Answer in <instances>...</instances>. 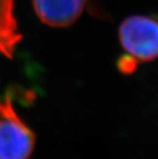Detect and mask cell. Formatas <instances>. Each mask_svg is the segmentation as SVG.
Masks as SVG:
<instances>
[{"mask_svg":"<svg viewBox=\"0 0 158 159\" xmlns=\"http://www.w3.org/2000/svg\"><path fill=\"white\" fill-rule=\"evenodd\" d=\"M15 0H0V53L11 57L22 39L15 18Z\"/></svg>","mask_w":158,"mask_h":159,"instance_id":"cell-4","label":"cell"},{"mask_svg":"<svg viewBox=\"0 0 158 159\" xmlns=\"http://www.w3.org/2000/svg\"><path fill=\"white\" fill-rule=\"evenodd\" d=\"M137 61L132 57L130 56H126V57H123L121 61H119V68L120 70L122 71L124 73H129L132 71L134 70L136 68V63Z\"/></svg>","mask_w":158,"mask_h":159,"instance_id":"cell-5","label":"cell"},{"mask_svg":"<svg viewBox=\"0 0 158 159\" xmlns=\"http://www.w3.org/2000/svg\"><path fill=\"white\" fill-rule=\"evenodd\" d=\"M35 134L13 107L11 93L0 97V159H29Z\"/></svg>","mask_w":158,"mask_h":159,"instance_id":"cell-1","label":"cell"},{"mask_svg":"<svg viewBox=\"0 0 158 159\" xmlns=\"http://www.w3.org/2000/svg\"><path fill=\"white\" fill-rule=\"evenodd\" d=\"M40 21L53 28L75 23L83 12L86 0H32Z\"/></svg>","mask_w":158,"mask_h":159,"instance_id":"cell-3","label":"cell"},{"mask_svg":"<svg viewBox=\"0 0 158 159\" xmlns=\"http://www.w3.org/2000/svg\"><path fill=\"white\" fill-rule=\"evenodd\" d=\"M124 50L137 62H150L158 57V21L151 16H132L119 27Z\"/></svg>","mask_w":158,"mask_h":159,"instance_id":"cell-2","label":"cell"}]
</instances>
